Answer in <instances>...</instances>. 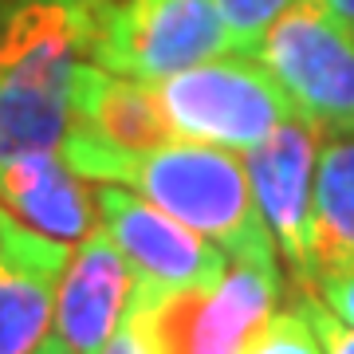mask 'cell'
<instances>
[{"mask_svg": "<svg viewBox=\"0 0 354 354\" xmlns=\"http://www.w3.org/2000/svg\"><path fill=\"white\" fill-rule=\"evenodd\" d=\"M59 158L87 181H111L142 193L181 225L201 232L205 241H213L232 264L283 276L276 241L256 209L244 162H236L228 150L201 146V142H165L158 150H118L99 134L71 127V134L59 146Z\"/></svg>", "mask_w": 354, "mask_h": 354, "instance_id": "6da1fadb", "label": "cell"}, {"mask_svg": "<svg viewBox=\"0 0 354 354\" xmlns=\"http://www.w3.org/2000/svg\"><path fill=\"white\" fill-rule=\"evenodd\" d=\"M279 272L232 264L209 288H130L127 319L153 354H244L272 311L283 304Z\"/></svg>", "mask_w": 354, "mask_h": 354, "instance_id": "7a4b0ae2", "label": "cell"}, {"mask_svg": "<svg viewBox=\"0 0 354 354\" xmlns=\"http://www.w3.org/2000/svg\"><path fill=\"white\" fill-rule=\"evenodd\" d=\"M153 95L177 142H201L216 150L244 153L295 118L291 99L252 55H216L185 67L158 79Z\"/></svg>", "mask_w": 354, "mask_h": 354, "instance_id": "3957f363", "label": "cell"}, {"mask_svg": "<svg viewBox=\"0 0 354 354\" xmlns=\"http://www.w3.org/2000/svg\"><path fill=\"white\" fill-rule=\"evenodd\" d=\"M216 55H232L213 0H99L87 59L111 75L158 83Z\"/></svg>", "mask_w": 354, "mask_h": 354, "instance_id": "277c9868", "label": "cell"}, {"mask_svg": "<svg viewBox=\"0 0 354 354\" xmlns=\"http://www.w3.org/2000/svg\"><path fill=\"white\" fill-rule=\"evenodd\" d=\"M252 59L319 134H354V36L319 0H295Z\"/></svg>", "mask_w": 354, "mask_h": 354, "instance_id": "5b68a950", "label": "cell"}, {"mask_svg": "<svg viewBox=\"0 0 354 354\" xmlns=\"http://www.w3.org/2000/svg\"><path fill=\"white\" fill-rule=\"evenodd\" d=\"M95 213L99 228L127 256L130 276L142 288L174 291V288H209L225 279L228 256L201 232L181 225L177 216L146 201L142 193L111 181H95Z\"/></svg>", "mask_w": 354, "mask_h": 354, "instance_id": "8992f818", "label": "cell"}, {"mask_svg": "<svg viewBox=\"0 0 354 354\" xmlns=\"http://www.w3.org/2000/svg\"><path fill=\"white\" fill-rule=\"evenodd\" d=\"M315 158L319 130L307 118H288L260 146L244 150V174L252 185L256 209L276 241L279 264L291 291L311 276V221H315Z\"/></svg>", "mask_w": 354, "mask_h": 354, "instance_id": "52a82bcc", "label": "cell"}, {"mask_svg": "<svg viewBox=\"0 0 354 354\" xmlns=\"http://www.w3.org/2000/svg\"><path fill=\"white\" fill-rule=\"evenodd\" d=\"M130 276L127 256L114 248V241L95 228L87 241H79L64 276L55 283V307L51 327L55 339H64L75 354H102L130 304Z\"/></svg>", "mask_w": 354, "mask_h": 354, "instance_id": "ba28073f", "label": "cell"}, {"mask_svg": "<svg viewBox=\"0 0 354 354\" xmlns=\"http://www.w3.org/2000/svg\"><path fill=\"white\" fill-rule=\"evenodd\" d=\"M0 209L64 244L87 241L99 228L87 177H79L59 150H32L0 165Z\"/></svg>", "mask_w": 354, "mask_h": 354, "instance_id": "9c48e42d", "label": "cell"}, {"mask_svg": "<svg viewBox=\"0 0 354 354\" xmlns=\"http://www.w3.org/2000/svg\"><path fill=\"white\" fill-rule=\"evenodd\" d=\"M83 59L0 71V165L32 150H59L75 127Z\"/></svg>", "mask_w": 354, "mask_h": 354, "instance_id": "30bf717a", "label": "cell"}, {"mask_svg": "<svg viewBox=\"0 0 354 354\" xmlns=\"http://www.w3.org/2000/svg\"><path fill=\"white\" fill-rule=\"evenodd\" d=\"M75 127L99 134L118 150H158L165 142H177L158 106L153 83L111 75L91 59H83V71H79Z\"/></svg>", "mask_w": 354, "mask_h": 354, "instance_id": "8fae6325", "label": "cell"}, {"mask_svg": "<svg viewBox=\"0 0 354 354\" xmlns=\"http://www.w3.org/2000/svg\"><path fill=\"white\" fill-rule=\"evenodd\" d=\"M351 256H354V134H327V142L319 146L315 158L311 276L351 260Z\"/></svg>", "mask_w": 354, "mask_h": 354, "instance_id": "7c38bea8", "label": "cell"}, {"mask_svg": "<svg viewBox=\"0 0 354 354\" xmlns=\"http://www.w3.org/2000/svg\"><path fill=\"white\" fill-rule=\"evenodd\" d=\"M55 283L0 264V354H36L48 339Z\"/></svg>", "mask_w": 354, "mask_h": 354, "instance_id": "4fadbf2b", "label": "cell"}, {"mask_svg": "<svg viewBox=\"0 0 354 354\" xmlns=\"http://www.w3.org/2000/svg\"><path fill=\"white\" fill-rule=\"evenodd\" d=\"M244 354H323V342H319L315 323L307 315L299 291H291L288 304H279L272 311V319L252 335Z\"/></svg>", "mask_w": 354, "mask_h": 354, "instance_id": "5bb4252c", "label": "cell"}, {"mask_svg": "<svg viewBox=\"0 0 354 354\" xmlns=\"http://www.w3.org/2000/svg\"><path fill=\"white\" fill-rule=\"evenodd\" d=\"M216 16L225 24L232 55H252L260 36L288 12L295 0H213Z\"/></svg>", "mask_w": 354, "mask_h": 354, "instance_id": "9a60e30c", "label": "cell"}, {"mask_svg": "<svg viewBox=\"0 0 354 354\" xmlns=\"http://www.w3.org/2000/svg\"><path fill=\"white\" fill-rule=\"evenodd\" d=\"M307 295H315L335 319H342L346 327H354V256L335 268H323L307 279Z\"/></svg>", "mask_w": 354, "mask_h": 354, "instance_id": "2e32d148", "label": "cell"}, {"mask_svg": "<svg viewBox=\"0 0 354 354\" xmlns=\"http://www.w3.org/2000/svg\"><path fill=\"white\" fill-rule=\"evenodd\" d=\"M299 295H304L307 315H311V323H315V335H319V342H323V354H354V327H346L342 319H335L315 295H307V291H299Z\"/></svg>", "mask_w": 354, "mask_h": 354, "instance_id": "e0dca14e", "label": "cell"}, {"mask_svg": "<svg viewBox=\"0 0 354 354\" xmlns=\"http://www.w3.org/2000/svg\"><path fill=\"white\" fill-rule=\"evenodd\" d=\"M102 354H153V351H150V342L138 335V327H134L127 315H122V323H118V330L106 339Z\"/></svg>", "mask_w": 354, "mask_h": 354, "instance_id": "ac0fdd59", "label": "cell"}, {"mask_svg": "<svg viewBox=\"0 0 354 354\" xmlns=\"http://www.w3.org/2000/svg\"><path fill=\"white\" fill-rule=\"evenodd\" d=\"M319 4H323V8L354 36V0H319Z\"/></svg>", "mask_w": 354, "mask_h": 354, "instance_id": "d6986e66", "label": "cell"}, {"mask_svg": "<svg viewBox=\"0 0 354 354\" xmlns=\"http://www.w3.org/2000/svg\"><path fill=\"white\" fill-rule=\"evenodd\" d=\"M36 354H75V351H71L64 339H55V335H51V339L39 342V351H36Z\"/></svg>", "mask_w": 354, "mask_h": 354, "instance_id": "ffe728a7", "label": "cell"}, {"mask_svg": "<svg viewBox=\"0 0 354 354\" xmlns=\"http://www.w3.org/2000/svg\"><path fill=\"white\" fill-rule=\"evenodd\" d=\"M16 0H0V39H4V28H8V16H12Z\"/></svg>", "mask_w": 354, "mask_h": 354, "instance_id": "44dd1931", "label": "cell"}, {"mask_svg": "<svg viewBox=\"0 0 354 354\" xmlns=\"http://www.w3.org/2000/svg\"><path fill=\"white\" fill-rule=\"evenodd\" d=\"M59 4H71V8H87V12H91V8H95L99 0H59Z\"/></svg>", "mask_w": 354, "mask_h": 354, "instance_id": "7402d4cb", "label": "cell"}]
</instances>
